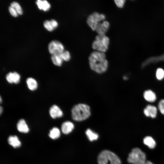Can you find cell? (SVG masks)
Listing matches in <instances>:
<instances>
[{
  "mask_svg": "<svg viewBox=\"0 0 164 164\" xmlns=\"http://www.w3.org/2000/svg\"><path fill=\"white\" fill-rule=\"evenodd\" d=\"M110 23L107 20H104L98 24L95 31L98 35H105L109 29Z\"/></svg>",
  "mask_w": 164,
  "mask_h": 164,
  "instance_id": "cell-8",
  "label": "cell"
},
{
  "mask_svg": "<svg viewBox=\"0 0 164 164\" xmlns=\"http://www.w3.org/2000/svg\"><path fill=\"white\" fill-rule=\"evenodd\" d=\"M10 6L13 7L19 14L21 15L22 11L21 6L19 4L16 2H13L10 4Z\"/></svg>",
  "mask_w": 164,
  "mask_h": 164,
  "instance_id": "cell-22",
  "label": "cell"
},
{
  "mask_svg": "<svg viewBox=\"0 0 164 164\" xmlns=\"http://www.w3.org/2000/svg\"><path fill=\"white\" fill-rule=\"evenodd\" d=\"M108 161L111 164H121L120 159L114 153L108 150L102 151L98 156V164H107Z\"/></svg>",
  "mask_w": 164,
  "mask_h": 164,
  "instance_id": "cell-4",
  "label": "cell"
},
{
  "mask_svg": "<svg viewBox=\"0 0 164 164\" xmlns=\"http://www.w3.org/2000/svg\"><path fill=\"white\" fill-rule=\"evenodd\" d=\"M123 78L124 80H126L127 78V77L126 76H124Z\"/></svg>",
  "mask_w": 164,
  "mask_h": 164,
  "instance_id": "cell-32",
  "label": "cell"
},
{
  "mask_svg": "<svg viewBox=\"0 0 164 164\" xmlns=\"http://www.w3.org/2000/svg\"><path fill=\"white\" fill-rule=\"evenodd\" d=\"M109 43V38L105 35L98 34L92 43V47L95 51L104 53L108 49Z\"/></svg>",
  "mask_w": 164,
  "mask_h": 164,
  "instance_id": "cell-3",
  "label": "cell"
},
{
  "mask_svg": "<svg viewBox=\"0 0 164 164\" xmlns=\"http://www.w3.org/2000/svg\"><path fill=\"white\" fill-rule=\"evenodd\" d=\"M88 60L91 69L96 73H102L107 70L108 63L105 53L94 51L91 53Z\"/></svg>",
  "mask_w": 164,
  "mask_h": 164,
  "instance_id": "cell-1",
  "label": "cell"
},
{
  "mask_svg": "<svg viewBox=\"0 0 164 164\" xmlns=\"http://www.w3.org/2000/svg\"><path fill=\"white\" fill-rule=\"evenodd\" d=\"M51 59L53 63L55 65L60 66L62 65L63 60L61 56V54L52 55Z\"/></svg>",
  "mask_w": 164,
  "mask_h": 164,
  "instance_id": "cell-19",
  "label": "cell"
},
{
  "mask_svg": "<svg viewBox=\"0 0 164 164\" xmlns=\"http://www.w3.org/2000/svg\"><path fill=\"white\" fill-rule=\"evenodd\" d=\"M3 111V108L2 106H0V114H1L2 112Z\"/></svg>",
  "mask_w": 164,
  "mask_h": 164,
  "instance_id": "cell-31",
  "label": "cell"
},
{
  "mask_svg": "<svg viewBox=\"0 0 164 164\" xmlns=\"http://www.w3.org/2000/svg\"><path fill=\"white\" fill-rule=\"evenodd\" d=\"M0 103H1L2 102V98L1 97H0Z\"/></svg>",
  "mask_w": 164,
  "mask_h": 164,
  "instance_id": "cell-33",
  "label": "cell"
},
{
  "mask_svg": "<svg viewBox=\"0 0 164 164\" xmlns=\"http://www.w3.org/2000/svg\"><path fill=\"white\" fill-rule=\"evenodd\" d=\"M85 133L88 139L91 141L97 140L98 138V135L89 128L86 130Z\"/></svg>",
  "mask_w": 164,
  "mask_h": 164,
  "instance_id": "cell-21",
  "label": "cell"
},
{
  "mask_svg": "<svg viewBox=\"0 0 164 164\" xmlns=\"http://www.w3.org/2000/svg\"><path fill=\"white\" fill-rule=\"evenodd\" d=\"M43 25L45 28L49 31H52L54 29L50 21L48 20L45 21L44 22Z\"/></svg>",
  "mask_w": 164,
  "mask_h": 164,
  "instance_id": "cell-25",
  "label": "cell"
},
{
  "mask_svg": "<svg viewBox=\"0 0 164 164\" xmlns=\"http://www.w3.org/2000/svg\"><path fill=\"white\" fill-rule=\"evenodd\" d=\"M114 3L119 8H122L125 4V0H114Z\"/></svg>",
  "mask_w": 164,
  "mask_h": 164,
  "instance_id": "cell-27",
  "label": "cell"
},
{
  "mask_svg": "<svg viewBox=\"0 0 164 164\" xmlns=\"http://www.w3.org/2000/svg\"><path fill=\"white\" fill-rule=\"evenodd\" d=\"M61 56L63 60L66 61H69L71 58L70 53L67 50H64L61 54Z\"/></svg>",
  "mask_w": 164,
  "mask_h": 164,
  "instance_id": "cell-24",
  "label": "cell"
},
{
  "mask_svg": "<svg viewBox=\"0 0 164 164\" xmlns=\"http://www.w3.org/2000/svg\"><path fill=\"white\" fill-rule=\"evenodd\" d=\"M71 112L72 119L76 121L84 120L91 115L89 106L83 103H79L73 106L71 109Z\"/></svg>",
  "mask_w": 164,
  "mask_h": 164,
  "instance_id": "cell-2",
  "label": "cell"
},
{
  "mask_svg": "<svg viewBox=\"0 0 164 164\" xmlns=\"http://www.w3.org/2000/svg\"><path fill=\"white\" fill-rule=\"evenodd\" d=\"M9 10L11 15L14 17H16L17 13L15 10L12 6H10L9 7Z\"/></svg>",
  "mask_w": 164,
  "mask_h": 164,
  "instance_id": "cell-28",
  "label": "cell"
},
{
  "mask_svg": "<svg viewBox=\"0 0 164 164\" xmlns=\"http://www.w3.org/2000/svg\"><path fill=\"white\" fill-rule=\"evenodd\" d=\"M144 113L147 117H150L154 118L156 116L157 108L154 106L148 105L144 109Z\"/></svg>",
  "mask_w": 164,
  "mask_h": 164,
  "instance_id": "cell-11",
  "label": "cell"
},
{
  "mask_svg": "<svg viewBox=\"0 0 164 164\" xmlns=\"http://www.w3.org/2000/svg\"><path fill=\"white\" fill-rule=\"evenodd\" d=\"M8 140L9 144L14 148L19 147L21 145V142L16 136H9L8 138Z\"/></svg>",
  "mask_w": 164,
  "mask_h": 164,
  "instance_id": "cell-15",
  "label": "cell"
},
{
  "mask_svg": "<svg viewBox=\"0 0 164 164\" xmlns=\"http://www.w3.org/2000/svg\"><path fill=\"white\" fill-rule=\"evenodd\" d=\"M50 21L52 26L53 28L57 27L58 25V23L54 19H51Z\"/></svg>",
  "mask_w": 164,
  "mask_h": 164,
  "instance_id": "cell-29",
  "label": "cell"
},
{
  "mask_svg": "<svg viewBox=\"0 0 164 164\" xmlns=\"http://www.w3.org/2000/svg\"><path fill=\"white\" fill-rule=\"evenodd\" d=\"M143 142L145 145L151 149L154 148L156 145V142L150 136H147L144 138Z\"/></svg>",
  "mask_w": 164,
  "mask_h": 164,
  "instance_id": "cell-17",
  "label": "cell"
},
{
  "mask_svg": "<svg viewBox=\"0 0 164 164\" xmlns=\"http://www.w3.org/2000/svg\"><path fill=\"white\" fill-rule=\"evenodd\" d=\"M49 112L51 117L55 119L63 116V113L60 108L56 105H53L50 108Z\"/></svg>",
  "mask_w": 164,
  "mask_h": 164,
  "instance_id": "cell-9",
  "label": "cell"
},
{
  "mask_svg": "<svg viewBox=\"0 0 164 164\" xmlns=\"http://www.w3.org/2000/svg\"><path fill=\"white\" fill-rule=\"evenodd\" d=\"M144 97L147 101L152 102L156 100V96L155 93L150 90L145 91L144 93Z\"/></svg>",
  "mask_w": 164,
  "mask_h": 164,
  "instance_id": "cell-14",
  "label": "cell"
},
{
  "mask_svg": "<svg viewBox=\"0 0 164 164\" xmlns=\"http://www.w3.org/2000/svg\"><path fill=\"white\" fill-rule=\"evenodd\" d=\"M26 83L28 88L31 91L36 90L37 88L36 81L32 77H28L26 80Z\"/></svg>",
  "mask_w": 164,
  "mask_h": 164,
  "instance_id": "cell-16",
  "label": "cell"
},
{
  "mask_svg": "<svg viewBox=\"0 0 164 164\" xmlns=\"http://www.w3.org/2000/svg\"><path fill=\"white\" fill-rule=\"evenodd\" d=\"M156 77L159 80L162 79L164 77V70L161 68H158L156 72Z\"/></svg>",
  "mask_w": 164,
  "mask_h": 164,
  "instance_id": "cell-23",
  "label": "cell"
},
{
  "mask_svg": "<svg viewBox=\"0 0 164 164\" xmlns=\"http://www.w3.org/2000/svg\"><path fill=\"white\" fill-rule=\"evenodd\" d=\"M48 50L52 55L61 54L64 51V47L62 43L58 41H51L48 45Z\"/></svg>",
  "mask_w": 164,
  "mask_h": 164,
  "instance_id": "cell-7",
  "label": "cell"
},
{
  "mask_svg": "<svg viewBox=\"0 0 164 164\" xmlns=\"http://www.w3.org/2000/svg\"><path fill=\"white\" fill-rule=\"evenodd\" d=\"M74 126V125L72 122L69 121H65L61 125L62 131L64 134H68L72 131Z\"/></svg>",
  "mask_w": 164,
  "mask_h": 164,
  "instance_id": "cell-12",
  "label": "cell"
},
{
  "mask_svg": "<svg viewBox=\"0 0 164 164\" xmlns=\"http://www.w3.org/2000/svg\"><path fill=\"white\" fill-rule=\"evenodd\" d=\"M20 76L17 72H10L7 74L6 79L7 82L10 84H17L20 81Z\"/></svg>",
  "mask_w": 164,
  "mask_h": 164,
  "instance_id": "cell-10",
  "label": "cell"
},
{
  "mask_svg": "<svg viewBox=\"0 0 164 164\" xmlns=\"http://www.w3.org/2000/svg\"><path fill=\"white\" fill-rule=\"evenodd\" d=\"M158 108L161 113L164 114V99L161 100L159 102Z\"/></svg>",
  "mask_w": 164,
  "mask_h": 164,
  "instance_id": "cell-26",
  "label": "cell"
},
{
  "mask_svg": "<svg viewBox=\"0 0 164 164\" xmlns=\"http://www.w3.org/2000/svg\"><path fill=\"white\" fill-rule=\"evenodd\" d=\"M145 164H153L151 161H148L146 162Z\"/></svg>",
  "mask_w": 164,
  "mask_h": 164,
  "instance_id": "cell-30",
  "label": "cell"
},
{
  "mask_svg": "<svg viewBox=\"0 0 164 164\" xmlns=\"http://www.w3.org/2000/svg\"><path fill=\"white\" fill-rule=\"evenodd\" d=\"M18 131L21 132L27 133L29 132V128L25 121L23 119H20L17 124Z\"/></svg>",
  "mask_w": 164,
  "mask_h": 164,
  "instance_id": "cell-13",
  "label": "cell"
},
{
  "mask_svg": "<svg viewBox=\"0 0 164 164\" xmlns=\"http://www.w3.org/2000/svg\"><path fill=\"white\" fill-rule=\"evenodd\" d=\"M60 132L59 129L57 127L53 128L50 132L49 137L52 139H55L58 138L60 136Z\"/></svg>",
  "mask_w": 164,
  "mask_h": 164,
  "instance_id": "cell-20",
  "label": "cell"
},
{
  "mask_svg": "<svg viewBox=\"0 0 164 164\" xmlns=\"http://www.w3.org/2000/svg\"><path fill=\"white\" fill-rule=\"evenodd\" d=\"M38 8L44 11L48 10L50 7V5L47 1L45 0H38L36 2Z\"/></svg>",
  "mask_w": 164,
  "mask_h": 164,
  "instance_id": "cell-18",
  "label": "cell"
},
{
  "mask_svg": "<svg viewBox=\"0 0 164 164\" xmlns=\"http://www.w3.org/2000/svg\"><path fill=\"white\" fill-rule=\"evenodd\" d=\"M106 16L104 14L97 12H94L88 16L87 22L92 30L95 31L98 24L104 20Z\"/></svg>",
  "mask_w": 164,
  "mask_h": 164,
  "instance_id": "cell-6",
  "label": "cell"
},
{
  "mask_svg": "<svg viewBox=\"0 0 164 164\" xmlns=\"http://www.w3.org/2000/svg\"><path fill=\"white\" fill-rule=\"evenodd\" d=\"M145 154L140 149H133L128 155L127 161L133 164H145L146 161Z\"/></svg>",
  "mask_w": 164,
  "mask_h": 164,
  "instance_id": "cell-5",
  "label": "cell"
}]
</instances>
